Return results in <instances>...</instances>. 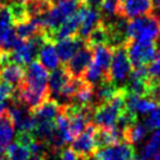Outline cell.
Instances as JSON below:
<instances>
[{
    "label": "cell",
    "mask_w": 160,
    "mask_h": 160,
    "mask_svg": "<svg viewBox=\"0 0 160 160\" xmlns=\"http://www.w3.org/2000/svg\"><path fill=\"white\" fill-rule=\"evenodd\" d=\"M125 88H119L113 97L105 103L98 104L92 110L93 124L98 128H112L116 126L117 119L125 107Z\"/></svg>",
    "instance_id": "1"
},
{
    "label": "cell",
    "mask_w": 160,
    "mask_h": 160,
    "mask_svg": "<svg viewBox=\"0 0 160 160\" xmlns=\"http://www.w3.org/2000/svg\"><path fill=\"white\" fill-rule=\"evenodd\" d=\"M160 36V23L156 15L147 14L130 19L126 27V38L138 40L156 41Z\"/></svg>",
    "instance_id": "2"
},
{
    "label": "cell",
    "mask_w": 160,
    "mask_h": 160,
    "mask_svg": "<svg viewBox=\"0 0 160 160\" xmlns=\"http://www.w3.org/2000/svg\"><path fill=\"white\" fill-rule=\"evenodd\" d=\"M125 48L132 67L147 66L154 61L158 52V45L156 41L128 39L125 41Z\"/></svg>",
    "instance_id": "3"
},
{
    "label": "cell",
    "mask_w": 160,
    "mask_h": 160,
    "mask_svg": "<svg viewBox=\"0 0 160 160\" xmlns=\"http://www.w3.org/2000/svg\"><path fill=\"white\" fill-rule=\"evenodd\" d=\"M80 6V2L75 0H61L58 4L53 5V7L43 15H41V21L45 27V29L49 33V35L58 26L66 21L71 14H74ZM52 39V38H50Z\"/></svg>",
    "instance_id": "4"
},
{
    "label": "cell",
    "mask_w": 160,
    "mask_h": 160,
    "mask_svg": "<svg viewBox=\"0 0 160 160\" xmlns=\"http://www.w3.org/2000/svg\"><path fill=\"white\" fill-rule=\"evenodd\" d=\"M131 70L132 64L130 62L125 46L123 45L113 48V55L109 69V80H111L116 85L119 87L128 81Z\"/></svg>",
    "instance_id": "5"
},
{
    "label": "cell",
    "mask_w": 160,
    "mask_h": 160,
    "mask_svg": "<svg viewBox=\"0 0 160 160\" xmlns=\"http://www.w3.org/2000/svg\"><path fill=\"white\" fill-rule=\"evenodd\" d=\"M48 76V70L39 61H33L29 64H27L22 83L32 89L39 90L49 95Z\"/></svg>",
    "instance_id": "6"
},
{
    "label": "cell",
    "mask_w": 160,
    "mask_h": 160,
    "mask_svg": "<svg viewBox=\"0 0 160 160\" xmlns=\"http://www.w3.org/2000/svg\"><path fill=\"white\" fill-rule=\"evenodd\" d=\"M134 158V147L128 142H115L97 148L95 152L96 160H132Z\"/></svg>",
    "instance_id": "7"
},
{
    "label": "cell",
    "mask_w": 160,
    "mask_h": 160,
    "mask_svg": "<svg viewBox=\"0 0 160 160\" xmlns=\"http://www.w3.org/2000/svg\"><path fill=\"white\" fill-rule=\"evenodd\" d=\"M96 130H97V126L90 123L82 133L75 137V140L71 144V150L80 158H88L95 154V152L97 150L96 140H95Z\"/></svg>",
    "instance_id": "8"
},
{
    "label": "cell",
    "mask_w": 160,
    "mask_h": 160,
    "mask_svg": "<svg viewBox=\"0 0 160 160\" xmlns=\"http://www.w3.org/2000/svg\"><path fill=\"white\" fill-rule=\"evenodd\" d=\"M152 0H123L118 2L117 17H123L125 19H133L142 17L153 12Z\"/></svg>",
    "instance_id": "9"
},
{
    "label": "cell",
    "mask_w": 160,
    "mask_h": 160,
    "mask_svg": "<svg viewBox=\"0 0 160 160\" xmlns=\"http://www.w3.org/2000/svg\"><path fill=\"white\" fill-rule=\"evenodd\" d=\"M93 48L85 45L68 61L64 67L71 77H82L92 61Z\"/></svg>",
    "instance_id": "10"
},
{
    "label": "cell",
    "mask_w": 160,
    "mask_h": 160,
    "mask_svg": "<svg viewBox=\"0 0 160 160\" xmlns=\"http://www.w3.org/2000/svg\"><path fill=\"white\" fill-rule=\"evenodd\" d=\"M87 45V41L77 35L69 36L62 40H58L55 42V49L58 52V55L60 58V61L64 64L80 50L83 46Z\"/></svg>",
    "instance_id": "11"
},
{
    "label": "cell",
    "mask_w": 160,
    "mask_h": 160,
    "mask_svg": "<svg viewBox=\"0 0 160 160\" xmlns=\"http://www.w3.org/2000/svg\"><path fill=\"white\" fill-rule=\"evenodd\" d=\"M70 74L68 72L66 67L56 68L52 70L50 75L48 76V91H49V98L55 99L58 98L60 91L66 85L68 81L70 80Z\"/></svg>",
    "instance_id": "12"
},
{
    "label": "cell",
    "mask_w": 160,
    "mask_h": 160,
    "mask_svg": "<svg viewBox=\"0 0 160 160\" xmlns=\"http://www.w3.org/2000/svg\"><path fill=\"white\" fill-rule=\"evenodd\" d=\"M122 139H124L123 131L118 126L99 128L96 130V133H95V140H96L97 148L111 145L115 142H122Z\"/></svg>",
    "instance_id": "13"
},
{
    "label": "cell",
    "mask_w": 160,
    "mask_h": 160,
    "mask_svg": "<svg viewBox=\"0 0 160 160\" xmlns=\"http://www.w3.org/2000/svg\"><path fill=\"white\" fill-rule=\"evenodd\" d=\"M112 55H113V48L108 45H102L93 47V56H92V63L93 66L102 70L109 78V69L111 64Z\"/></svg>",
    "instance_id": "14"
},
{
    "label": "cell",
    "mask_w": 160,
    "mask_h": 160,
    "mask_svg": "<svg viewBox=\"0 0 160 160\" xmlns=\"http://www.w3.org/2000/svg\"><path fill=\"white\" fill-rule=\"evenodd\" d=\"M38 58H39V62L47 70H54L60 66V58H58L53 41H46L41 46Z\"/></svg>",
    "instance_id": "15"
},
{
    "label": "cell",
    "mask_w": 160,
    "mask_h": 160,
    "mask_svg": "<svg viewBox=\"0 0 160 160\" xmlns=\"http://www.w3.org/2000/svg\"><path fill=\"white\" fill-rule=\"evenodd\" d=\"M62 105H60L55 99L47 98L46 101L41 103L39 107L33 109L32 111L35 116L36 120H49L54 122L58 115L61 112Z\"/></svg>",
    "instance_id": "16"
},
{
    "label": "cell",
    "mask_w": 160,
    "mask_h": 160,
    "mask_svg": "<svg viewBox=\"0 0 160 160\" xmlns=\"http://www.w3.org/2000/svg\"><path fill=\"white\" fill-rule=\"evenodd\" d=\"M25 78V69L22 66L17 63H8L0 68V80L6 81L7 83L18 88L22 84Z\"/></svg>",
    "instance_id": "17"
},
{
    "label": "cell",
    "mask_w": 160,
    "mask_h": 160,
    "mask_svg": "<svg viewBox=\"0 0 160 160\" xmlns=\"http://www.w3.org/2000/svg\"><path fill=\"white\" fill-rule=\"evenodd\" d=\"M103 20L102 14L101 12L96 8H89L85 13L84 18L82 20V22L80 25L78 32H77V35L82 38L83 40L87 41V38L89 36V34L91 33L93 28H96L98 26V23Z\"/></svg>",
    "instance_id": "18"
},
{
    "label": "cell",
    "mask_w": 160,
    "mask_h": 160,
    "mask_svg": "<svg viewBox=\"0 0 160 160\" xmlns=\"http://www.w3.org/2000/svg\"><path fill=\"white\" fill-rule=\"evenodd\" d=\"M109 43H110V31H109L107 22H104L102 20L87 38V45L93 48V47L102 45L109 46Z\"/></svg>",
    "instance_id": "19"
},
{
    "label": "cell",
    "mask_w": 160,
    "mask_h": 160,
    "mask_svg": "<svg viewBox=\"0 0 160 160\" xmlns=\"http://www.w3.org/2000/svg\"><path fill=\"white\" fill-rule=\"evenodd\" d=\"M122 87L116 85L111 80L105 78L102 82H99L97 84V88L95 90V97H96V102L98 104L105 103L108 101H110L113 96L116 95V92L118 91V89Z\"/></svg>",
    "instance_id": "20"
},
{
    "label": "cell",
    "mask_w": 160,
    "mask_h": 160,
    "mask_svg": "<svg viewBox=\"0 0 160 160\" xmlns=\"http://www.w3.org/2000/svg\"><path fill=\"white\" fill-rule=\"evenodd\" d=\"M147 132H148V129L146 128V125L142 124L139 122H134L133 124L128 126L123 131V136H124L125 142H130L131 145H137L145 139Z\"/></svg>",
    "instance_id": "21"
},
{
    "label": "cell",
    "mask_w": 160,
    "mask_h": 160,
    "mask_svg": "<svg viewBox=\"0 0 160 160\" xmlns=\"http://www.w3.org/2000/svg\"><path fill=\"white\" fill-rule=\"evenodd\" d=\"M14 124L7 111L0 115V147H6L14 137Z\"/></svg>",
    "instance_id": "22"
},
{
    "label": "cell",
    "mask_w": 160,
    "mask_h": 160,
    "mask_svg": "<svg viewBox=\"0 0 160 160\" xmlns=\"http://www.w3.org/2000/svg\"><path fill=\"white\" fill-rule=\"evenodd\" d=\"M29 19L41 17L53 7L49 0H22Z\"/></svg>",
    "instance_id": "23"
},
{
    "label": "cell",
    "mask_w": 160,
    "mask_h": 160,
    "mask_svg": "<svg viewBox=\"0 0 160 160\" xmlns=\"http://www.w3.org/2000/svg\"><path fill=\"white\" fill-rule=\"evenodd\" d=\"M160 148V129L154 130L142 147L140 160H152Z\"/></svg>",
    "instance_id": "24"
},
{
    "label": "cell",
    "mask_w": 160,
    "mask_h": 160,
    "mask_svg": "<svg viewBox=\"0 0 160 160\" xmlns=\"http://www.w3.org/2000/svg\"><path fill=\"white\" fill-rule=\"evenodd\" d=\"M5 151L8 160H29L31 156L29 148L18 142H9Z\"/></svg>",
    "instance_id": "25"
},
{
    "label": "cell",
    "mask_w": 160,
    "mask_h": 160,
    "mask_svg": "<svg viewBox=\"0 0 160 160\" xmlns=\"http://www.w3.org/2000/svg\"><path fill=\"white\" fill-rule=\"evenodd\" d=\"M7 7H8V11L11 13L12 21H13L14 25L25 22L29 19L22 0H13L7 5Z\"/></svg>",
    "instance_id": "26"
},
{
    "label": "cell",
    "mask_w": 160,
    "mask_h": 160,
    "mask_svg": "<svg viewBox=\"0 0 160 160\" xmlns=\"http://www.w3.org/2000/svg\"><path fill=\"white\" fill-rule=\"evenodd\" d=\"M118 0H103L99 6V12L102 17H115L118 12Z\"/></svg>",
    "instance_id": "27"
},
{
    "label": "cell",
    "mask_w": 160,
    "mask_h": 160,
    "mask_svg": "<svg viewBox=\"0 0 160 160\" xmlns=\"http://www.w3.org/2000/svg\"><path fill=\"white\" fill-rule=\"evenodd\" d=\"M145 125L148 130L160 129V107H157L145 119Z\"/></svg>",
    "instance_id": "28"
},
{
    "label": "cell",
    "mask_w": 160,
    "mask_h": 160,
    "mask_svg": "<svg viewBox=\"0 0 160 160\" xmlns=\"http://www.w3.org/2000/svg\"><path fill=\"white\" fill-rule=\"evenodd\" d=\"M58 160H78V156L71 148H64L60 151Z\"/></svg>",
    "instance_id": "29"
},
{
    "label": "cell",
    "mask_w": 160,
    "mask_h": 160,
    "mask_svg": "<svg viewBox=\"0 0 160 160\" xmlns=\"http://www.w3.org/2000/svg\"><path fill=\"white\" fill-rule=\"evenodd\" d=\"M103 0H82V4L87 5L89 8L99 9V6L102 4Z\"/></svg>",
    "instance_id": "30"
},
{
    "label": "cell",
    "mask_w": 160,
    "mask_h": 160,
    "mask_svg": "<svg viewBox=\"0 0 160 160\" xmlns=\"http://www.w3.org/2000/svg\"><path fill=\"white\" fill-rule=\"evenodd\" d=\"M152 4L156 7H160V0H152Z\"/></svg>",
    "instance_id": "31"
},
{
    "label": "cell",
    "mask_w": 160,
    "mask_h": 160,
    "mask_svg": "<svg viewBox=\"0 0 160 160\" xmlns=\"http://www.w3.org/2000/svg\"><path fill=\"white\" fill-rule=\"evenodd\" d=\"M154 61H157V62L160 63V50H158V52H157V55H156V58H154Z\"/></svg>",
    "instance_id": "32"
},
{
    "label": "cell",
    "mask_w": 160,
    "mask_h": 160,
    "mask_svg": "<svg viewBox=\"0 0 160 160\" xmlns=\"http://www.w3.org/2000/svg\"><path fill=\"white\" fill-rule=\"evenodd\" d=\"M4 156H5L4 147H0V159H1V158H4Z\"/></svg>",
    "instance_id": "33"
},
{
    "label": "cell",
    "mask_w": 160,
    "mask_h": 160,
    "mask_svg": "<svg viewBox=\"0 0 160 160\" xmlns=\"http://www.w3.org/2000/svg\"><path fill=\"white\" fill-rule=\"evenodd\" d=\"M11 1H13V0H0V2L2 5H6V2H11Z\"/></svg>",
    "instance_id": "34"
},
{
    "label": "cell",
    "mask_w": 160,
    "mask_h": 160,
    "mask_svg": "<svg viewBox=\"0 0 160 160\" xmlns=\"http://www.w3.org/2000/svg\"><path fill=\"white\" fill-rule=\"evenodd\" d=\"M160 8V7H159ZM156 18H157V20H158V22L160 23V9H159V12H158V14L156 15Z\"/></svg>",
    "instance_id": "35"
},
{
    "label": "cell",
    "mask_w": 160,
    "mask_h": 160,
    "mask_svg": "<svg viewBox=\"0 0 160 160\" xmlns=\"http://www.w3.org/2000/svg\"><path fill=\"white\" fill-rule=\"evenodd\" d=\"M49 1H50L53 5H55V4H58V1H61V0H49Z\"/></svg>",
    "instance_id": "36"
},
{
    "label": "cell",
    "mask_w": 160,
    "mask_h": 160,
    "mask_svg": "<svg viewBox=\"0 0 160 160\" xmlns=\"http://www.w3.org/2000/svg\"><path fill=\"white\" fill-rule=\"evenodd\" d=\"M1 53H2V50L0 49V61H1Z\"/></svg>",
    "instance_id": "37"
},
{
    "label": "cell",
    "mask_w": 160,
    "mask_h": 160,
    "mask_svg": "<svg viewBox=\"0 0 160 160\" xmlns=\"http://www.w3.org/2000/svg\"><path fill=\"white\" fill-rule=\"evenodd\" d=\"M75 1H77V2H80V4L82 2V0H75Z\"/></svg>",
    "instance_id": "38"
},
{
    "label": "cell",
    "mask_w": 160,
    "mask_h": 160,
    "mask_svg": "<svg viewBox=\"0 0 160 160\" xmlns=\"http://www.w3.org/2000/svg\"><path fill=\"white\" fill-rule=\"evenodd\" d=\"M0 160H7V159H6V158H1Z\"/></svg>",
    "instance_id": "39"
},
{
    "label": "cell",
    "mask_w": 160,
    "mask_h": 160,
    "mask_svg": "<svg viewBox=\"0 0 160 160\" xmlns=\"http://www.w3.org/2000/svg\"><path fill=\"white\" fill-rule=\"evenodd\" d=\"M1 6H2V4H1V2H0V8H1Z\"/></svg>",
    "instance_id": "40"
},
{
    "label": "cell",
    "mask_w": 160,
    "mask_h": 160,
    "mask_svg": "<svg viewBox=\"0 0 160 160\" xmlns=\"http://www.w3.org/2000/svg\"><path fill=\"white\" fill-rule=\"evenodd\" d=\"M132 160H136V159H132Z\"/></svg>",
    "instance_id": "41"
},
{
    "label": "cell",
    "mask_w": 160,
    "mask_h": 160,
    "mask_svg": "<svg viewBox=\"0 0 160 160\" xmlns=\"http://www.w3.org/2000/svg\"><path fill=\"white\" fill-rule=\"evenodd\" d=\"M118 1H119V0H118Z\"/></svg>",
    "instance_id": "42"
}]
</instances>
